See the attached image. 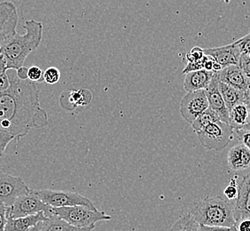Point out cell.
Instances as JSON below:
<instances>
[{"label":"cell","instance_id":"4fadbf2b","mask_svg":"<svg viewBox=\"0 0 250 231\" xmlns=\"http://www.w3.org/2000/svg\"><path fill=\"white\" fill-rule=\"evenodd\" d=\"M221 82L243 92L250 91V80L240 65H230L218 71Z\"/></svg>","mask_w":250,"mask_h":231},{"label":"cell","instance_id":"83f0119b","mask_svg":"<svg viewBox=\"0 0 250 231\" xmlns=\"http://www.w3.org/2000/svg\"><path fill=\"white\" fill-rule=\"evenodd\" d=\"M238 194H239V188L236 185L235 180L231 179L230 185H228L224 190V195L226 198L229 200H236Z\"/></svg>","mask_w":250,"mask_h":231},{"label":"cell","instance_id":"7c38bea8","mask_svg":"<svg viewBox=\"0 0 250 231\" xmlns=\"http://www.w3.org/2000/svg\"><path fill=\"white\" fill-rule=\"evenodd\" d=\"M203 50L205 54L214 58V60L223 68L230 65H238L241 55V50L235 42L224 46Z\"/></svg>","mask_w":250,"mask_h":231},{"label":"cell","instance_id":"7402d4cb","mask_svg":"<svg viewBox=\"0 0 250 231\" xmlns=\"http://www.w3.org/2000/svg\"><path fill=\"white\" fill-rule=\"evenodd\" d=\"M200 223L195 220L192 213L189 212L184 214L183 216L180 217L170 228V230L176 231H200Z\"/></svg>","mask_w":250,"mask_h":231},{"label":"cell","instance_id":"ac0fdd59","mask_svg":"<svg viewBox=\"0 0 250 231\" xmlns=\"http://www.w3.org/2000/svg\"><path fill=\"white\" fill-rule=\"evenodd\" d=\"M46 219L39 222L31 231H83L77 227L73 226L53 212L45 213Z\"/></svg>","mask_w":250,"mask_h":231},{"label":"cell","instance_id":"d4e9b609","mask_svg":"<svg viewBox=\"0 0 250 231\" xmlns=\"http://www.w3.org/2000/svg\"><path fill=\"white\" fill-rule=\"evenodd\" d=\"M28 79L35 83L43 81V70L38 66L28 68Z\"/></svg>","mask_w":250,"mask_h":231},{"label":"cell","instance_id":"f546056e","mask_svg":"<svg viewBox=\"0 0 250 231\" xmlns=\"http://www.w3.org/2000/svg\"><path fill=\"white\" fill-rule=\"evenodd\" d=\"M234 132H235L240 142L245 145L247 148L250 149V130L241 128V129L234 130Z\"/></svg>","mask_w":250,"mask_h":231},{"label":"cell","instance_id":"4316f807","mask_svg":"<svg viewBox=\"0 0 250 231\" xmlns=\"http://www.w3.org/2000/svg\"><path fill=\"white\" fill-rule=\"evenodd\" d=\"M205 55L204 53V50L199 47V46H195L189 52V53L186 54V58L185 60L188 61V63H192V62H196L199 61L203 58V56Z\"/></svg>","mask_w":250,"mask_h":231},{"label":"cell","instance_id":"603a6c76","mask_svg":"<svg viewBox=\"0 0 250 231\" xmlns=\"http://www.w3.org/2000/svg\"><path fill=\"white\" fill-rule=\"evenodd\" d=\"M68 98L70 102H72L74 107H83L87 105L92 100V93L85 89L73 90L68 92Z\"/></svg>","mask_w":250,"mask_h":231},{"label":"cell","instance_id":"e0dca14e","mask_svg":"<svg viewBox=\"0 0 250 231\" xmlns=\"http://www.w3.org/2000/svg\"><path fill=\"white\" fill-rule=\"evenodd\" d=\"M46 219L44 212H39L28 216L12 218L7 213V222L5 225V231H30L39 222Z\"/></svg>","mask_w":250,"mask_h":231},{"label":"cell","instance_id":"8992f818","mask_svg":"<svg viewBox=\"0 0 250 231\" xmlns=\"http://www.w3.org/2000/svg\"><path fill=\"white\" fill-rule=\"evenodd\" d=\"M40 199L52 207H75L83 206L97 211L93 203L77 192L51 190V189H35Z\"/></svg>","mask_w":250,"mask_h":231},{"label":"cell","instance_id":"7a4b0ae2","mask_svg":"<svg viewBox=\"0 0 250 231\" xmlns=\"http://www.w3.org/2000/svg\"><path fill=\"white\" fill-rule=\"evenodd\" d=\"M25 34L16 33L2 46L0 53L6 58L8 69L22 67L30 53L39 48L43 39V23L29 20L23 25Z\"/></svg>","mask_w":250,"mask_h":231},{"label":"cell","instance_id":"f1b7e54d","mask_svg":"<svg viewBox=\"0 0 250 231\" xmlns=\"http://www.w3.org/2000/svg\"><path fill=\"white\" fill-rule=\"evenodd\" d=\"M235 43L239 46L241 53L249 54L250 53V32L241 39H238Z\"/></svg>","mask_w":250,"mask_h":231},{"label":"cell","instance_id":"4dcf8cb0","mask_svg":"<svg viewBox=\"0 0 250 231\" xmlns=\"http://www.w3.org/2000/svg\"><path fill=\"white\" fill-rule=\"evenodd\" d=\"M204 63H205V55L199 61L188 63L187 66L183 69V74L192 72V71H195V70H199V69H204Z\"/></svg>","mask_w":250,"mask_h":231},{"label":"cell","instance_id":"9a60e30c","mask_svg":"<svg viewBox=\"0 0 250 231\" xmlns=\"http://www.w3.org/2000/svg\"><path fill=\"white\" fill-rule=\"evenodd\" d=\"M227 162L232 171H250V149L242 143L236 145L229 150Z\"/></svg>","mask_w":250,"mask_h":231},{"label":"cell","instance_id":"1f68e13d","mask_svg":"<svg viewBox=\"0 0 250 231\" xmlns=\"http://www.w3.org/2000/svg\"><path fill=\"white\" fill-rule=\"evenodd\" d=\"M239 65L243 69V71L245 72L247 77H249L250 80V57L249 56V54L241 53Z\"/></svg>","mask_w":250,"mask_h":231},{"label":"cell","instance_id":"3957f363","mask_svg":"<svg viewBox=\"0 0 250 231\" xmlns=\"http://www.w3.org/2000/svg\"><path fill=\"white\" fill-rule=\"evenodd\" d=\"M235 203L222 197H207L196 203L190 212L200 225L222 227L237 231L234 218Z\"/></svg>","mask_w":250,"mask_h":231},{"label":"cell","instance_id":"ffe728a7","mask_svg":"<svg viewBox=\"0 0 250 231\" xmlns=\"http://www.w3.org/2000/svg\"><path fill=\"white\" fill-rule=\"evenodd\" d=\"M250 111L247 102L236 104L229 111V124L234 130L244 128L248 124Z\"/></svg>","mask_w":250,"mask_h":231},{"label":"cell","instance_id":"e575fe53","mask_svg":"<svg viewBox=\"0 0 250 231\" xmlns=\"http://www.w3.org/2000/svg\"><path fill=\"white\" fill-rule=\"evenodd\" d=\"M237 231H250V219H242L240 222H236Z\"/></svg>","mask_w":250,"mask_h":231},{"label":"cell","instance_id":"f35d334b","mask_svg":"<svg viewBox=\"0 0 250 231\" xmlns=\"http://www.w3.org/2000/svg\"><path fill=\"white\" fill-rule=\"evenodd\" d=\"M230 1H231V0H224V2H225L226 4H229V3H230Z\"/></svg>","mask_w":250,"mask_h":231},{"label":"cell","instance_id":"ab89813d","mask_svg":"<svg viewBox=\"0 0 250 231\" xmlns=\"http://www.w3.org/2000/svg\"><path fill=\"white\" fill-rule=\"evenodd\" d=\"M249 56H250V53H249Z\"/></svg>","mask_w":250,"mask_h":231},{"label":"cell","instance_id":"44dd1931","mask_svg":"<svg viewBox=\"0 0 250 231\" xmlns=\"http://www.w3.org/2000/svg\"><path fill=\"white\" fill-rule=\"evenodd\" d=\"M220 120V117L216 111L208 107L206 111L198 116L197 118L192 123V129L194 132H199L205 128L207 125Z\"/></svg>","mask_w":250,"mask_h":231},{"label":"cell","instance_id":"2e32d148","mask_svg":"<svg viewBox=\"0 0 250 231\" xmlns=\"http://www.w3.org/2000/svg\"><path fill=\"white\" fill-rule=\"evenodd\" d=\"M215 73V71H210L204 69L187 73L185 74L186 77L184 79V87L188 92L206 89Z\"/></svg>","mask_w":250,"mask_h":231},{"label":"cell","instance_id":"cb8c5ba5","mask_svg":"<svg viewBox=\"0 0 250 231\" xmlns=\"http://www.w3.org/2000/svg\"><path fill=\"white\" fill-rule=\"evenodd\" d=\"M61 76V71L58 68L49 67L43 72V81L49 85H54L59 82Z\"/></svg>","mask_w":250,"mask_h":231},{"label":"cell","instance_id":"5bb4252c","mask_svg":"<svg viewBox=\"0 0 250 231\" xmlns=\"http://www.w3.org/2000/svg\"><path fill=\"white\" fill-rule=\"evenodd\" d=\"M236 222L242 219H250V172L244 176L240 186L234 207Z\"/></svg>","mask_w":250,"mask_h":231},{"label":"cell","instance_id":"9c48e42d","mask_svg":"<svg viewBox=\"0 0 250 231\" xmlns=\"http://www.w3.org/2000/svg\"><path fill=\"white\" fill-rule=\"evenodd\" d=\"M209 107L205 89L188 92L180 103V114L188 123L192 124L198 116Z\"/></svg>","mask_w":250,"mask_h":231},{"label":"cell","instance_id":"484cf974","mask_svg":"<svg viewBox=\"0 0 250 231\" xmlns=\"http://www.w3.org/2000/svg\"><path fill=\"white\" fill-rule=\"evenodd\" d=\"M15 137L13 135H11L9 133L3 132L0 130V158H2V156L5 153V149L7 147V145L13 140H15Z\"/></svg>","mask_w":250,"mask_h":231},{"label":"cell","instance_id":"277c9868","mask_svg":"<svg viewBox=\"0 0 250 231\" xmlns=\"http://www.w3.org/2000/svg\"><path fill=\"white\" fill-rule=\"evenodd\" d=\"M51 212L83 231H92L97 222L111 220V216L105 212L99 210L94 211L83 206L52 207Z\"/></svg>","mask_w":250,"mask_h":231},{"label":"cell","instance_id":"30bf717a","mask_svg":"<svg viewBox=\"0 0 250 231\" xmlns=\"http://www.w3.org/2000/svg\"><path fill=\"white\" fill-rule=\"evenodd\" d=\"M18 20V11L14 3L0 2V50L16 33Z\"/></svg>","mask_w":250,"mask_h":231},{"label":"cell","instance_id":"8fae6325","mask_svg":"<svg viewBox=\"0 0 250 231\" xmlns=\"http://www.w3.org/2000/svg\"><path fill=\"white\" fill-rule=\"evenodd\" d=\"M219 81L220 79L218 73L216 72L205 91L209 107L217 112L220 117V120L229 124V110L226 107V102L222 96L221 92L219 89Z\"/></svg>","mask_w":250,"mask_h":231},{"label":"cell","instance_id":"836d02e7","mask_svg":"<svg viewBox=\"0 0 250 231\" xmlns=\"http://www.w3.org/2000/svg\"><path fill=\"white\" fill-rule=\"evenodd\" d=\"M11 87V79L7 71L0 74V92H5Z\"/></svg>","mask_w":250,"mask_h":231},{"label":"cell","instance_id":"8d00e7d4","mask_svg":"<svg viewBox=\"0 0 250 231\" xmlns=\"http://www.w3.org/2000/svg\"><path fill=\"white\" fill-rule=\"evenodd\" d=\"M16 74L20 79H22V80L28 79V68L24 66L19 68L18 69H16Z\"/></svg>","mask_w":250,"mask_h":231},{"label":"cell","instance_id":"d590c367","mask_svg":"<svg viewBox=\"0 0 250 231\" xmlns=\"http://www.w3.org/2000/svg\"><path fill=\"white\" fill-rule=\"evenodd\" d=\"M8 64H7V61L5 55L2 53H0V74L8 71Z\"/></svg>","mask_w":250,"mask_h":231},{"label":"cell","instance_id":"5b68a950","mask_svg":"<svg viewBox=\"0 0 250 231\" xmlns=\"http://www.w3.org/2000/svg\"><path fill=\"white\" fill-rule=\"evenodd\" d=\"M234 129L230 124L224 121H217L207 125L196 134L200 142L205 149L222 150L232 140Z\"/></svg>","mask_w":250,"mask_h":231},{"label":"cell","instance_id":"6da1fadb","mask_svg":"<svg viewBox=\"0 0 250 231\" xmlns=\"http://www.w3.org/2000/svg\"><path fill=\"white\" fill-rule=\"evenodd\" d=\"M11 70V87L0 92V130L20 139L32 128L48 125V115L40 106V91L36 83L20 79L16 69Z\"/></svg>","mask_w":250,"mask_h":231},{"label":"cell","instance_id":"74e56055","mask_svg":"<svg viewBox=\"0 0 250 231\" xmlns=\"http://www.w3.org/2000/svg\"><path fill=\"white\" fill-rule=\"evenodd\" d=\"M246 102H247V104H248V107H249V111H250V116H249V121H248V124L246 125L245 129H248V130H250V91L249 92V93H248V97H247V100H246Z\"/></svg>","mask_w":250,"mask_h":231},{"label":"cell","instance_id":"ba28073f","mask_svg":"<svg viewBox=\"0 0 250 231\" xmlns=\"http://www.w3.org/2000/svg\"><path fill=\"white\" fill-rule=\"evenodd\" d=\"M30 190L31 188L21 177L0 171V204L7 207H12L20 196Z\"/></svg>","mask_w":250,"mask_h":231},{"label":"cell","instance_id":"52a82bcc","mask_svg":"<svg viewBox=\"0 0 250 231\" xmlns=\"http://www.w3.org/2000/svg\"><path fill=\"white\" fill-rule=\"evenodd\" d=\"M52 207L43 203L35 189H31L29 192L20 196L15 200L12 207L8 209V215L12 218L28 216L39 212L48 213L51 212Z\"/></svg>","mask_w":250,"mask_h":231},{"label":"cell","instance_id":"d6986e66","mask_svg":"<svg viewBox=\"0 0 250 231\" xmlns=\"http://www.w3.org/2000/svg\"><path fill=\"white\" fill-rule=\"evenodd\" d=\"M219 89L221 92L222 96L224 98V101L226 102V107L228 108L229 111L232 107L235 106L236 104L245 102L248 93L250 92L241 91L221 81H219Z\"/></svg>","mask_w":250,"mask_h":231},{"label":"cell","instance_id":"d6a6232c","mask_svg":"<svg viewBox=\"0 0 250 231\" xmlns=\"http://www.w3.org/2000/svg\"><path fill=\"white\" fill-rule=\"evenodd\" d=\"M9 207H5V205L0 204V231H4L7 222V213Z\"/></svg>","mask_w":250,"mask_h":231}]
</instances>
